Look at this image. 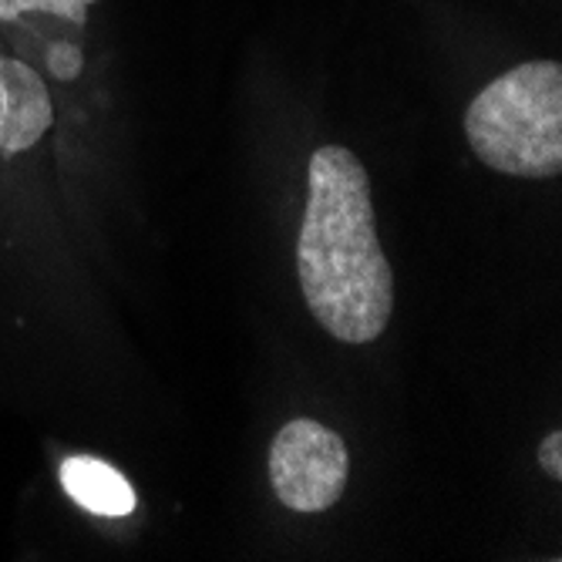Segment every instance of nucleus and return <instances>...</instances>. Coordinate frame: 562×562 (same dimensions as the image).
<instances>
[{
	"mask_svg": "<svg viewBox=\"0 0 562 562\" xmlns=\"http://www.w3.org/2000/svg\"><path fill=\"white\" fill-rule=\"evenodd\" d=\"M475 156L516 179H552L562 169V68L526 61L498 75L465 112Z\"/></svg>",
	"mask_w": 562,
	"mask_h": 562,
	"instance_id": "obj_2",
	"label": "nucleus"
},
{
	"mask_svg": "<svg viewBox=\"0 0 562 562\" xmlns=\"http://www.w3.org/2000/svg\"><path fill=\"white\" fill-rule=\"evenodd\" d=\"M539 465L552 475L562 479V431H549L539 445Z\"/></svg>",
	"mask_w": 562,
	"mask_h": 562,
	"instance_id": "obj_8",
	"label": "nucleus"
},
{
	"mask_svg": "<svg viewBox=\"0 0 562 562\" xmlns=\"http://www.w3.org/2000/svg\"><path fill=\"white\" fill-rule=\"evenodd\" d=\"M98 0H0V21H18L24 14H55V18H65L71 24H85L88 21V11Z\"/></svg>",
	"mask_w": 562,
	"mask_h": 562,
	"instance_id": "obj_6",
	"label": "nucleus"
},
{
	"mask_svg": "<svg viewBox=\"0 0 562 562\" xmlns=\"http://www.w3.org/2000/svg\"><path fill=\"white\" fill-rule=\"evenodd\" d=\"M0 81H4V94H8V119H4L0 151L4 156H18V151L34 148L44 138V132L55 125V105H50V94L41 75L18 58H0Z\"/></svg>",
	"mask_w": 562,
	"mask_h": 562,
	"instance_id": "obj_4",
	"label": "nucleus"
},
{
	"mask_svg": "<svg viewBox=\"0 0 562 562\" xmlns=\"http://www.w3.org/2000/svg\"><path fill=\"white\" fill-rule=\"evenodd\" d=\"M296 277L317 324L344 344L378 340L394 314V273L381 249L371 179L350 148L324 145L306 169Z\"/></svg>",
	"mask_w": 562,
	"mask_h": 562,
	"instance_id": "obj_1",
	"label": "nucleus"
},
{
	"mask_svg": "<svg viewBox=\"0 0 562 562\" xmlns=\"http://www.w3.org/2000/svg\"><path fill=\"white\" fill-rule=\"evenodd\" d=\"M85 68V55L81 47L71 41H55L47 47V71L55 75L58 81H75Z\"/></svg>",
	"mask_w": 562,
	"mask_h": 562,
	"instance_id": "obj_7",
	"label": "nucleus"
},
{
	"mask_svg": "<svg viewBox=\"0 0 562 562\" xmlns=\"http://www.w3.org/2000/svg\"><path fill=\"white\" fill-rule=\"evenodd\" d=\"M350 454L337 431L314 418L280 428L270 445V482L277 498L293 513H327L344 495Z\"/></svg>",
	"mask_w": 562,
	"mask_h": 562,
	"instance_id": "obj_3",
	"label": "nucleus"
},
{
	"mask_svg": "<svg viewBox=\"0 0 562 562\" xmlns=\"http://www.w3.org/2000/svg\"><path fill=\"white\" fill-rule=\"evenodd\" d=\"M4 119H8V94H4V81H0V138H4Z\"/></svg>",
	"mask_w": 562,
	"mask_h": 562,
	"instance_id": "obj_9",
	"label": "nucleus"
},
{
	"mask_svg": "<svg viewBox=\"0 0 562 562\" xmlns=\"http://www.w3.org/2000/svg\"><path fill=\"white\" fill-rule=\"evenodd\" d=\"M58 479H61V488L85 508V513L109 516V519L135 513V492L128 479L109 462H101V458H88V454L65 458Z\"/></svg>",
	"mask_w": 562,
	"mask_h": 562,
	"instance_id": "obj_5",
	"label": "nucleus"
}]
</instances>
